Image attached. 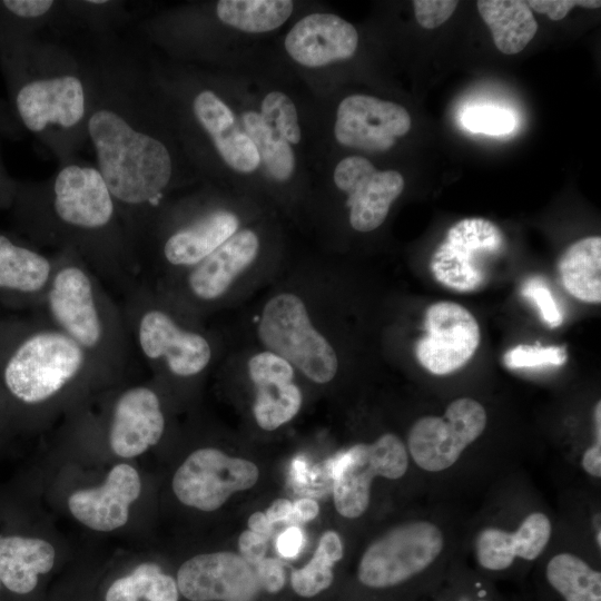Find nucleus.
I'll use <instances>...</instances> for the list:
<instances>
[{
    "mask_svg": "<svg viewBox=\"0 0 601 601\" xmlns=\"http://www.w3.org/2000/svg\"><path fill=\"white\" fill-rule=\"evenodd\" d=\"M83 36L92 76L87 141L135 249L177 181L171 120L152 82L145 43L135 32Z\"/></svg>",
    "mask_w": 601,
    "mask_h": 601,
    "instance_id": "obj_1",
    "label": "nucleus"
},
{
    "mask_svg": "<svg viewBox=\"0 0 601 601\" xmlns=\"http://www.w3.org/2000/svg\"><path fill=\"white\" fill-rule=\"evenodd\" d=\"M9 218L39 248L71 250L120 293L141 277L114 198L95 164L78 156L41 180H17Z\"/></svg>",
    "mask_w": 601,
    "mask_h": 601,
    "instance_id": "obj_2",
    "label": "nucleus"
},
{
    "mask_svg": "<svg viewBox=\"0 0 601 601\" xmlns=\"http://www.w3.org/2000/svg\"><path fill=\"white\" fill-rule=\"evenodd\" d=\"M8 105L23 130L63 162L87 141L92 76L86 38L46 29L0 53Z\"/></svg>",
    "mask_w": 601,
    "mask_h": 601,
    "instance_id": "obj_3",
    "label": "nucleus"
},
{
    "mask_svg": "<svg viewBox=\"0 0 601 601\" xmlns=\"http://www.w3.org/2000/svg\"><path fill=\"white\" fill-rule=\"evenodd\" d=\"M0 385L8 423L31 426L109 387L90 357L38 314L0 317Z\"/></svg>",
    "mask_w": 601,
    "mask_h": 601,
    "instance_id": "obj_4",
    "label": "nucleus"
},
{
    "mask_svg": "<svg viewBox=\"0 0 601 601\" xmlns=\"http://www.w3.org/2000/svg\"><path fill=\"white\" fill-rule=\"evenodd\" d=\"M53 275L38 314L72 339L93 362L105 383L120 384L134 346L121 306L73 252H52Z\"/></svg>",
    "mask_w": 601,
    "mask_h": 601,
    "instance_id": "obj_5",
    "label": "nucleus"
},
{
    "mask_svg": "<svg viewBox=\"0 0 601 601\" xmlns=\"http://www.w3.org/2000/svg\"><path fill=\"white\" fill-rule=\"evenodd\" d=\"M121 309L132 343L159 385L200 377L214 358L210 337L184 319L149 283L139 279L124 294Z\"/></svg>",
    "mask_w": 601,
    "mask_h": 601,
    "instance_id": "obj_6",
    "label": "nucleus"
},
{
    "mask_svg": "<svg viewBox=\"0 0 601 601\" xmlns=\"http://www.w3.org/2000/svg\"><path fill=\"white\" fill-rule=\"evenodd\" d=\"M238 226V218L227 209L195 203L171 205L166 200L155 210L136 243L140 273L149 272L155 277L147 282L150 284L174 278L210 255Z\"/></svg>",
    "mask_w": 601,
    "mask_h": 601,
    "instance_id": "obj_7",
    "label": "nucleus"
},
{
    "mask_svg": "<svg viewBox=\"0 0 601 601\" xmlns=\"http://www.w3.org/2000/svg\"><path fill=\"white\" fill-rule=\"evenodd\" d=\"M257 335L265 351L280 356L312 382L325 384L335 377L336 352L314 326L304 300L295 293L282 292L266 302Z\"/></svg>",
    "mask_w": 601,
    "mask_h": 601,
    "instance_id": "obj_8",
    "label": "nucleus"
},
{
    "mask_svg": "<svg viewBox=\"0 0 601 601\" xmlns=\"http://www.w3.org/2000/svg\"><path fill=\"white\" fill-rule=\"evenodd\" d=\"M444 546L442 531L428 521L398 524L364 551L357 568L358 582L372 590L403 585L426 572Z\"/></svg>",
    "mask_w": 601,
    "mask_h": 601,
    "instance_id": "obj_9",
    "label": "nucleus"
},
{
    "mask_svg": "<svg viewBox=\"0 0 601 601\" xmlns=\"http://www.w3.org/2000/svg\"><path fill=\"white\" fill-rule=\"evenodd\" d=\"M258 250L257 234L242 229L188 270L149 284L180 313H199L228 293L236 278L256 259Z\"/></svg>",
    "mask_w": 601,
    "mask_h": 601,
    "instance_id": "obj_10",
    "label": "nucleus"
},
{
    "mask_svg": "<svg viewBox=\"0 0 601 601\" xmlns=\"http://www.w3.org/2000/svg\"><path fill=\"white\" fill-rule=\"evenodd\" d=\"M102 416L90 424L101 433L111 453L130 460L146 453L162 439L167 417L157 382L114 385Z\"/></svg>",
    "mask_w": 601,
    "mask_h": 601,
    "instance_id": "obj_11",
    "label": "nucleus"
},
{
    "mask_svg": "<svg viewBox=\"0 0 601 601\" xmlns=\"http://www.w3.org/2000/svg\"><path fill=\"white\" fill-rule=\"evenodd\" d=\"M331 465L335 508L344 518L355 519L368 506L373 479L402 477L407 470L408 456L401 439L386 433L373 443L352 446L338 454Z\"/></svg>",
    "mask_w": 601,
    "mask_h": 601,
    "instance_id": "obj_12",
    "label": "nucleus"
},
{
    "mask_svg": "<svg viewBox=\"0 0 601 601\" xmlns=\"http://www.w3.org/2000/svg\"><path fill=\"white\" fill-rule=\"evenodd\" d=\"M500 228L485 218H464L454 224L431 257L430 268L443 286L473 292L483 286L490 263L503 248Z\"/></svg>",
    "mask_w": 601,
    "mask_h": 601,
    "instance_id": "obj_13",
    "label": "nucleus"
},
{
    "mask_svg": "<svg viewBox=\"0 0 601 601\" xmlns=\"http://www.w3.org/2000/svg\"><path fill=\"white\" fill-rule=\"evenodd\" d=\"M486 423V412L477 401L460 397L449 404L443 416H423L412 425L410 454L425 471L446 470L482 435Z\"/></svg>",
    "mask_w": 601,
    "mask_h": 601,
    "instance_id": "obj_14",
    "label": "nucleus"
},
{
    "mask_svg": "<svg viewBox=\"0 0 601 601\" xmlns=\"http://www.w3.org/2000/svg\"><path fill=\"white\" fill-rule=\"evenodd\" d=\"M258 467L250 461L231 457L215 447L191 452L173 477L176 497L189 508L211 512L236 492L250 489Z\"/></svg>",
    "mask_w": 601,
    "mask_h": 601,
    "instance_id": "obj_15",
    "label": "nucleus"
},
{
    "mask_svg": "<svg viewBox=\"0 0 601 601\" xmlns=\"http://www.w3.org/2000/svg\"><path fill=\"white\" fill-rule=\"evenodd\" d=\"M425 334L415 347L420 364L436 375L463 367L479 347L481 333L475 317L462 305L437 302L424 318Z\"/></svg>",
    "mask_w": 601,
    "mask_h": 601,
    "instance_id": "obj_16",
    "label": "nucleus"
},
{
    "mask_svg": "<svg viewBox=\"0 0 601 601\" xmlns=\"http://www.w3.org/2000/svg\"><path fill=\"white\" fill-rule=\"evenodd\" d=\"M154 83L161 95L187 108L193 126L229 168L245 174L258 168L260 159L253 141L239 129L233 110L213 89L193 88L183 99Z\"/></svg>",
    "mask_w": 601,
    "mask_h": 601,
    "instance_id": "obj_17",
    "label": "nucleus"
},
{
    "mask_svg": "<svg viewBox=\"0 0 601 601\" xmlns=\"http://www.w3.org/2000/svg\"><path fill=\"white\" fill-rule=\"evenodd\" d=\"M334 183L347 195L349 224L361 233L378 228L404 189V178L398 171L377 170L361 156L342 159L335 167Z\"/></svg>",
    "mask_w": 601,
    "mask_h": 601,
    "instance_id": "obj_18",
    "label": "nucleus"
},
{
    "mask_svg": "<svg viewBox=\"0 0 601 601\" xmlns=\"http://www.w3.org/2000/svg\"><path fill=\"white\" fill-rule=\"evenodd\" d=\"M190 601H255L262 590L253 566L233 552H213L185 561L176 578Z\"/></svg>",
    "mask_w": 601,
    "mask_h": 601,
    "instance_id": "obj_19",
    "label": "nucleus"
},
{
    "mask_svg": "<svg viewBox=\"0 0 601 601\" xmlns=\"http://www.w3.org/2000/svg\"><path fill=\"white\" fill-rule=\"evenodd\" d=\"M53 254H47L13 230L0 228V304L35 312L53 275Z\"/></svg>",
    "mask_w": 601,
    "mask_h": 601,
    "instance_id": "obj_20",
    "label": "nucleus"
},
{
    "mask_svg": "<svg viewBox=\"0 0 601 601\" xmlns=\"http://www.w3.org/2000/svg\"><path fill=\"white\" fill-rule=\"evenodd\" d=\"M410 129L411 116L401 105L367 95H352L337 107L334 134L343 146L385 151Z\"/></svg>",
    "mask_w": 601,
    "mask_h": 601,
    "instance_id": "obj_21",
    "label": "nucleus"
},
{
    "mask_svg": "<svg viewBox=\"0 0 601 601\" xmlns=\"http://www.w3.org/2000/svg\"><path fill=\"white\" fill-rule=\"evenodd\" d=\"M140 492L138 470L122 462L108 471L102 484L72 492L68 497V510L86 528L112 532L127 523L130 506Z\"/></svg>",
    "mask_w": 601,
    "mask_h": 601,
    "instance_id": "obj_22",
    "label": "nucleus"
},
{
    "mask_svg": "<svg viewBox=\"0 0 601 601\" xmlns=\"http://www.w3.org/2000/svg\"><path fill=\"white\" fill-rule=\"evenodd\" d=\"M294 370L287 361L268 351L248 361V375L256 388L253 414L265 431L288 423L300 410L303 396L294 383Z\"/></svg>",
    "mask_w": 601,
    "mask_h": 601,
    "instance_id": "obj_23",
    "label": "nucleus"
},
{
    "mask_svg": "<svg viewBox=\"0 0 601 601\" xmlns=\"http://www.w3.org/2000/svg\"><path fill=\"white\" fill-rule=\"evenodd\" d=\"M289 57L305 67L349 59L358 46L355 27L333 13H311L297 21L284 41Z\"/></svg>",
    "mask_w": 601,
    "mask_h": 601,
    "instance_id": "obj_24",
    "label": "nucleus"
},
{
    "mask_svg": "<svg viewBox=\"0 0 601 601\" xmlns=\"http://www.w3.org/2000/svg\"><path fill=\"white\" fill-rule=\"evenodd\" d=\"M549 518L534 512L529 514L514 533L499 528H485L476 536L475 554L479 564L493 572L508 570L515 558L536 559L551 536Z\"/></svg>",
    "mask_w": 601,
    "mask_h": 601,
    "instance_id": "obj_25",
    "label": "nucleus"
},
{
    "mask_svg": "<svg viewBox=\"0 0 601 601\" xmlns=\"http://www.w3.org/2000/svg\"><path fill=\"white\" fill-rule=\"evenodd\" d=\"M56 549L46 539L9 534L0 536V582L17 594L30 593L39 575L51 571Z\"/></svg>",
    "mask_w": 601,
    "mask_h": 601,
    "instance_id": "obj_26",
    "label": "nucleus"
},
{
    "mask_svg": "<svg viewBox=\"0 0 601 601\" xmlns=\"http://www.w3.org/2000/svg\"><path fill=\"white\" fill-rule=\"evenodd\" d=\"M139 19L128 1L61 0L60 14L52 28L106 37L121 33Z\"/></svg>",
    "mask_w": 601,
    "mask_h": 601,
    "instance_id": "obj_27",
    "label": "nucleus"
},
{
    "mask_svg": "<svg viewBox=\"0 0 601 601\" xmlns=\"http://www.w3.org/2000/svg\"><path fill=\"white\" fill-rule=\"evenodd\" d=\"M476 6L496 48L505 55L522 51L536 33L538 23L526 1L480 0Z\"/></svg>",
    "mask_w": 601,
    "mask_h": 601,
    "instance_id": "obj_28",
    "label": "nucleus"
},
{
    "mask_svg": "<svg viewBox=\"0 0 601 601\" xmlns=\"http://www.w3.org/2000/svg\"><path fill=\"white\" fill-rule=\"evenodd\" d=\"M564 289L574 298L591 304L601 302V238L584 237L570 245L558 262Z\"/></svg>",
    "mask_w": 601,
    "mask_h": 601,
    "instance_id": "obj_29",
    "label": "nucleus"
},
{
    "mask_svg": "<svg viewBox=\"0 0 601 601\" xmlns=\"http://www.w3.org/2000/svg\"><path fill=\"white\" fill-rule=\"evenodd\" d=\"M60 9L61 0H0V53L52 28Z\"/></svg>",
    "mask_w": 601,
    "mask_h": 601,
    "instance_id": "obj_30",
    "label": "nucleus"
},
{
    "mask_svg": "<svg viewBox=\"0 0 601 601\" xmlns=\"http://www.w3.org/2000/svg\"><path fill=\"white\" fill-rule=\"evenodd\" d=\"M544 578L562 601H601V572L575 554L562 552L552 556Z\"/></svg>",
    "mask_w": 601,
    "mask_h": 601,
    "instance_id": "obj_31",
    "label": "nucleus"
},
{
    "mask_svg": "<svg viewBox=\"0 0 601 601\" xmlns=\"http://www.w3.org/2000/svg\"><path fill=\"white\" fill-rule=\"evenodd\" d=\"M293 9L290 0H220L215 4V16L225 26L260 33L279 28Z\"/></svg>",
    "mask_w": 601,
    "mask_h": 601,
    "instance_id": "obj_32",
    "label": "nucleus"
},
{
    "mask_svg": "<svg viewBox=\"0 0 601 601\" xmlns=\"http://www.w3.org/2000/svg\"><path fill=\"white\" fill-rule=\"evenodd\" d=\"M176 580L154 562L138 564L130 573L115 580L106 601H178Z\"/></svg>",
    "mask_w": 601,
    "mask_h": 601,
    "instance_id": "obj_33",
    "label": "nucleus"
},
{
    "mask_svg": "<svg viewBox=\"0 0 601 601\" xmlns=\"http://www.w3.org/2000/svg\"><path fill=\"white\" fill-rule=\"evenodd\" d=\"M343 556V544L334 531L325 532L311 561L290 574L293 590L300 597H315L334 581L333 565Z\"/></svg>",
    "mask_w": 601,
    "mask_h": 601,
    "instance_id": "obj_34",
    "label": "nucleus"
},
{
    "mask_svg": "<svg viewBox=\"0 0 601 601\" xmlns=\"http://www.w3.org/2000/svg\"><path fill=\"white\" fill-rule=\"evenodd\" d=\"M247 136L253 141L260 162L276 180H287L295 168L294 151L289 144L267 126L259 114L248 111L243 115Z\"/></svg>",
    "mask_w": 601,
    "mask_h": 601,
    "instance_id": "obj_35",
    "label": "nucleus"
},
{
    "mask_svg": "<svg viewBox=\"0 0 601 601\" xmlns=\"http://www.w3.org/2000/svg\"><path fill=\"white\" fill-rule=\"evenodd\" d=\"M263 121L283 137L288 144L300 141L298 115L292 99L280 91H272L265 96L260 105Z\"/></svg>",
    "mask_w": 601,
    "mask_h": 601,
    "instance_id": "obj_36",
    "label": "nucleus"
},
{
    "mask_svg": "<svg viewBox=\"0 0 601 601\" xmlns=\"http://www.w3.org/2000/svg\"><path fill=\"white\" fill-rule=\"evenodd\" d=\"M568 358L563 346H540L521 344L509 349L503 362L511 370L538 366H560Z\"/></svg>",
    "mask_w": 601,
    "mask_h": 601,
    "instance_id": "obj_37",
    "label": "nucleus"
},
{
    "mask_svg": "<svg viewBox=\"0 0 601 601\" xmlns=\"http://www.w3.org/2000/svg\"><path fill=\"white\" fill-rule=\"evenodd\" d=\"M463 126L473 132L487 135L508 134L515 127L514 116L496 107H475L462 116Z\"/></svg>",
    "mask_w": 601,
    "mask_h": 601,
    "instance_id": "obj_38",
    "label": "nucleus"
},
{
    "mask_svg": "<svg viewBox=\"0 0 601 601\" xmlns=\"http://www.w3.org/2000/svg\"><path fill=\"white\" fill-rule=\"evenodd\" d=\"M521 293L538 307L542 321L548 326L558 327L563 323V314L543 278L526 279Z\"/></svg>",
    "mask_w": 601,
    "mask_h": 601,
    "instance_id": "obj_39",
    "label": "nucleus"
},
{
    "mask_svg": "<svg viewBox=\"0 0 601 601\" xmlns=\"http://www.w3.org/2000/svg\"><path fill=\"white\" fill-rule=\"evenodd\" d=\"M417 23L425 29H435L453 14L459 2L453 0L412 1Z\"/></svg>",
    "mask_w": 601,
    "mask_h": 601,
    "instance_id": "obj_40",
    "label": "nucleus"
},
{
    "mask_svg": "<svg viewBox=\"0 0 601 601\" xmlns=\"http://www.w3.org/2000/svg\"><path fill=\"white\" fill-rule=\"evenodd\" d=\"M530 9L546 14L551 20L563 19L574 7L597 9L601 7L599 0H531L526 1Z\"/></svg>",
    "mask_w": 601,
    "mask_h": 601,
    "instance_id": "obj_41",
    "label": "nucleus"
},
{
    "mask_svg": "<svg viewBox=\"0 0 601 601\" xmlns=\"http://www.w3.org/2000/svg\"><path fill=\"white\" fill-rule=\"evenodd\" d=\"M253 569L260 589L269 593H276L283 589L285 571L278 560L264 558Z\"/></svg>",
    "mask_w": 601,
    "mask_h": 601,
    "instance_id": "obj_42",
    "label": "nucleus"
},
{
    "mask_svg": "<svg viewBox=\"0 0 601 601\" xmlns=\"http://www.w3.org/2000/svg\"><path fill=\"white\" fill-rule=\"evenodd\" d=\"M267 540L265 536L250 530L244 531L238 539L240 556L250 565L255 566L265 558L267 550Z\"/></svg>",
    "mask_w": 601,
    "mask_h": 601,
    "instance_id": "obj_43",
    "label": "nucleus"
},
{
    "mask_svg": "<svg viewBox=\"0 0 601 601\" xmlns=\"http://www.w3.org/2000/svg\"><path fill=\"white\" fill-rule=\"evenodd\" d=\"M304 544V533L299 526L289 525L283 533L279 534L276 541L278 553L286 558H295L302 550Z\"/></svg>",
    "mask_w": 601,
    "mask_h": 601,
    "instance_id": "obj_44",
    "label": "nucleus"
},
{
    "mask_svg": "<svg viewBox=\"0 0 601 601\" xmlns=\"http://www.w3.org/2000/svg\"><path fill=\"white\" fill-rule=\"evenodd\" d=\"M319 506L316 501L309 497L299 499L293 503V513L289 525L308 522L317 516Z\"/></svg>",
    "mask_w": 601,
    "mask_h": 601,
    "instance_id": "obj_45",
    "label": "nucleus"
},
{
    "mask_svg": "<svg viewBox=\"0 0 601 601\" xmlns=\"http://www.w3.org/2000/svg\"><path fill=\"white\" fill-rule=\"evenodd\" d=\"M16 187L17 179L7 170L0 152V210H9L13 201Z\"/></svg>",
    "mask_w": 601,
    "mask_h": 601,
    "instance_id": "obj_46",
    "label": "nucleus"
},
{
    "mask_svg": "<svg viewBox=\"0 0 601 601\" xmlns=\"http://www.w3.org/2000/svg\"><path fill=\"white\" fill-rule=\"evenodd\" d=\"M0 134L10 139H19L24 134L17 122L7 100L0 99Z\"/></svg>",
    "mask_w": 601,
    "mask_h": 601,
    "instance_id": "obj_47",
    "label": "nucleus"
},
{
    "mask_svg": "<svg viewBox=\"0 0 601 601\" xmlns=\"http://www.w3.org/2000/svg\"><path fill=\"white\" fill-rule=\"evenodd\" d=\"M293 513V503L287 499H277L266 510L265 515L272 525L276 523L289 524Z\"/></svg>",
    "mask_w": 601,
    "mask_h": 601,
    "instance_id": "obj_48",
    "label": "nucleus"
},
{
    "mask_svg": "<svg viewBox=\"0 0 601 601\" xmlns=\"http://www.w3.org/2000/svg\"><path fill=\"white\" fill-rule=\"evenodd\" d=\"M582 466L587 473L594 477L601 476V442L598 441L589 447L582 457Z\"/></svg>",
    "mask_w": 601,
    "mask_h": 601,
    "instance_id": "obj_49",
    "label": "nucleus"
},
{
    "mask_svg": "<svg viewBox=\"0 0 601 601\" xmlns=\"http://www.w3.org/2000/svg\"><path fill=\"white\" fill-rule=\"evenodd\" d=\"M249 530L268 539L272 534L273 525L267 520L265 513L256 512L248 519Z\"/></svg>",
    "mask_w": 601,
    "mask_h": 601,
    "instance_id": "obj_50",
    "label": "nucleus"
},
{
    "mask_svg": "<svg viewBox=\"0 0 601 601\" xmlns=\"http://www.w3.org/2000/svg\"><path fill=\"white\" fill-rule=\"evenodd\" d=\"M483 589H479L474 595L472 594H461L455 601H493Z\"/></svg>",
    "mask_w": 601,
    "mask_h": 601,
    "instance_id": "obj_51",
    "label": "nucleus"
},
{
    "mask_svg": "<svg viewBox=\"0 0 601 601\" xmlns=\"http://www.w3.org/2000/svg\"><path fill=\"white\" fill-rule=\"evenodd\" d=\"M3 424H9V423H8V417H7L4 398H3V394H2L1 385H0V430L3 426Z\"/></svg>",
    "mask_w": 601,
    "mask_h": 601,
    "instance_id": "obj_52",
    "label": "nucleus"
},
{
    "mask_svg": "<svg viewBox=\"0 0 601 601\" xmlns=\"http://www.w3.org/2000/svg\"><path fill=\"white\" fill-rule=\"evenodd\" d=\"M594 422L598 432V439H601V402L599 401L594 407Z\"/></svg>",
    "mask_w": 601,
    "mask_h": 601,
    "instance_id": "obj_53",
    "label": "nucleus"
},
{
    "mask_svg": "<svg viewBox=\"0 0 601 601\" xmlns=\"http://www.w3.org/2000/svg\"><path fill=\"white\" fill-rule=\"evenodd\" d=\"M0 585H1V582H0Z\"/></svg>",
    "mask_w": 601,
    "mask_h": 601,
    "instance_id": "obj_54",
    "label": "nucleus"
}]
</instances>
